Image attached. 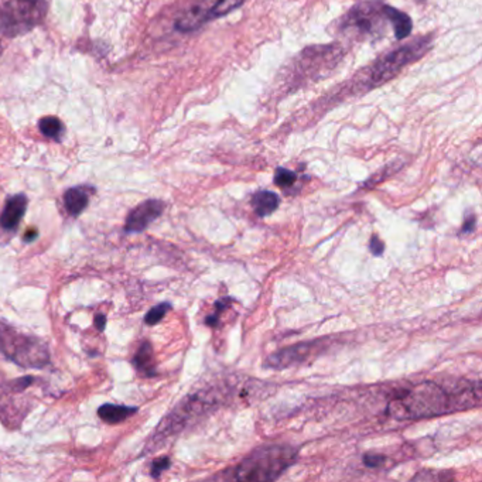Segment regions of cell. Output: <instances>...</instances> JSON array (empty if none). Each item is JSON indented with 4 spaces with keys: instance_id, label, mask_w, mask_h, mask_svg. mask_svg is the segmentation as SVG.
Here are the masks:
<instances>
[{
    "instance_id": "obj_1",
    "label": "cell",
    "mask_w": 482,
    "mask_h": 482,
    "mask_svg": "<svg viewBox=\"0 0 482 482\" xmlns=\"http://www.w3.org/2000/svg\"><path fill=\"white\" fill-rule=\"evenodd\" d=\"M450 396L434 382H423L404 390L403 395L390 402L388 410L396 419H420L447 413Z\"/></svg>"
},
{
    "instance_id": "obj_2",
    "label": "cell",
    "mask_w": 482,
    "mask_h": 482,
    "mask_svg": "<svg viewBox=\"0 0 482 482\" xmlns=\"http://www.w3.org/2000/svg\"><path fill=\"white\" fill-rule=\"evenodd\" d=\"M296 450L290 445H268L252 451L232 472L237 481L278 479L296 459Z\"/></svg>"
},
{
    "instance_id": "obj_3",
    "label": "cell",
    "mask_w": 482,
    "mask_h": 482,
    "mask_svg": "<svg viewBox=\"0 0 482 482\" xmlns=\"http://www.w3.org/2000/svg\"><path fill=\"white\" fill-rule=\"evenodd\" d=\"M0 352L23 368H44L50 361L49 347L33 335L0 324Z\"/></svg>"
},
{
    "instance_id": "obj_4",
    "label": "cell",
    "mask_w": 482,
    "mask_h": 482,
    "mask_svg": "<svg viewBox=\"0 0 482 482\" xmlns=\"http://www.w3.org/2000/svg\"><path fill=\"white\" fill-rule=\"evenodd\" d=\"M431 47L430 37H420L403 47H399L393 51H389L383 57H381L373 66L371 67L369 77H368V87L375 88L390 81L396 77L404 67L410 66L412 63L417 61L423 57Z\"/></svg>"
},
{
    "instance_id": "obj_5",
    "label": "cell",
    "mask_w": 482,
    "mask_h": 482,
    "mask_svg": "<svg viewBox=\"0 0 482 482\" xmlns=\"http://www.w3.org/2000/svg\"><path fill=\"white\" fill-rule=\"evenodd\" d=\"M47 0H11L0 11V33L8 37L25 35L47 15Z\"/></svg>"
},
{
    "instance_id": "obj_6",
    "label": "cell",
    "mask_w": 482,
    "mask_h": 482,
    "mask_svg": "<svg viewBox=\"0 0 482 482\" xmlns=\"http://www.w3.org/2000/svg\"><path fill=\"white\" fill-rule=\"evenodd\" d=\"M164 209V202L160 199H146L135 206L126 218L125 232L139 233L143 232L154 219H157Z\"/></svg>"
},
{
    "instance_id": "obj_7",
    "label": "cell",
    "mask_w": 482,
    "mask_h": 482,
    "mask_svg": "<svg viewBox=\"0 0 482 482\" xmlns=\"http://www.w3.org/2000/svg\"><path fill=\"white\" fill-rule=\"evenodd\" d=\"M317 348H319L317 342H300V344L283 348L272 354L266 359L265 366L272 368V369H286L289 366H293L306 361L309 357L314 354Z\"/></svg>"
},
{
    "instance_id": "obj_8",
    "label": "cell",
    "mask_w": 482,
    "mask_h": 482,
    "mask_svg": "<svg viewBox=\"0 0 482 482\" xmlns=\"http://www.w3.org/2000/svg\"><path fill=\"white\" fill-rule=\"evenodd\" d=\"M27 209V197L25 194H18L11 197L5 208L0 214V226L6 230H13L20 223Z\"/></svg>"
},
{
    "instance_id": "obj_9",
    "label": "cell",
    "mask_w": 482,
    "mask_h": 482,
    "mask_svg": "<svg viewBox=\"0 0 482 482\" xmlns=\"http://www.w3.org/2000/svg\"><path fill=\"white\" fill-rule=\"evenodd\" d=\"M382 13L385 16V19H388L392 25H393V32H395V37L397 40H403L407 36H410L412 30H413V22L410 19V16H407L406 13L388 6V5H382Z\"/></svg>"
},
{
    "instance_id": "obj_10",
    "label": "cell",
    "mask_w": 482,
    "mask_h": 482,
    "mask_svg": "<svg viewBox=\"0 0 482 482\" xmlns=\"http://www.w3.org/2000/svg\"><path fill=\"white\" fill-rule=\"evenodd\" d=\"M89 202V191L84 187H74L66 191L64 204L70 215L78 216Z\"/></svg>"
},
{
    "instance_id": "obj_11",
    "label": "cell",
    "mask_w": 482,
    "mask_h": 482,
    "mask_svg": "<svg viewBox=\"0 0 482 482\" xmlns=\"http://www.w3.org/2000/svg\"><path fill=\"white\" fill-rule=\"evenodd\" d=\"M137 412V407L122 406V404H104L98 409V416L108 424H118L132 417Z\"/></svg>"
},
{
    "instance_id": "obj_12",
    "label": "cell",
    "mask_w": 482,
    "mask_h": 482,
    "mask_svg": "<svg viewBox=\"0 0 482 482\" xmlns=\"http://www.w3.org/2000/svg\"><path fill=\"white\" fill-rule=\"evenodd\" d=\"M280 204V198L273 191H258L252 197V206L259 216H268L273 214Z\"/></svg>"
},
{
    "instance_id": "obj_13",
    "label": "cell",
    "mask_w": 482,
    "mask_h": 482,
    "mask_svg": "<svg viewBox=\"0 0 482 482\" xmlns=\"http://www.w3.org/2000/svg\"><path fill=\"white\" fill-rule=\"evenodd\" d=\"M204 23H206V11H204L199 6L192 8L191 11H188L185 15H183L177 22H175V29L178 32L187 33V32H192L197 30L198 27H201Z\"/></svg>"
},
{
    "instance_id": "obj_14",
    "label": "cell",
    "mask_w": 482,
    "mask_h": 482,
    "mask_svg": "<svg viewBox=\"0 0 482 482\" xmlns=\"http://www.w3.org/2000/svg\"><path fill=\"white\" fill-rule=\"evenodd\" d=\"M133 365L137 371L144 372L149 376L154 375V355H153V348L150 342L144 341L139 347L133 358Z\"/></svg>"
},
{
    "instance_id": "obj_15",
    "label": "cell",
    "mask_w": 482,
    "mask_h": 482,
    "mask_svg": "<svg viewBox=\"0 0 482 482\" xmlns=\"http://www.w3.org/2000/svg\"><path fill=\"white\" fill-rule=\"evenodd\" d=\"M245 0H218V2L211 9L206 11V22L215 20V19H219V18L229 15L230 12H233L237 8L242 6Z\"/></svg>"
},
{
    "instance_id": "obj_16",
    "label": "cell",
    "mask_w": 482,
    "mask_h": 482,
    "mask_svg": "<svg viewBox=\"0 0 482 482\" xmlns=\"http://www.w3.org/2000/svg\"><path fill=\"white\" fill-rule=\"evenodd\" d=\"M40 130L44 136L53 139V140H61L66 129H64V125L63 122L58 119V118H54V116H47V118H43L40 121Z\"/></svg>"
},
{
    "instance_id": "obj_17",
    "label": "cell",
    "mask_w": 482,
    "mask_h": 482,
    "mask_svg": "<svg viewBox=\"0 0 482 482\" xmlns=\"http://www.w3.org/2000/svg\"><path fill=\"white\" fill-rule=\"evenodd\" d=\"M171 310V304L170 303H160L156 307H153L152 310H149V313L144 317V323L147 326H156L157 323H160L166 314Z\"/></svg>"
},
{
    "instance_id": "obj_18",
    "label": "cell",
    "mask_w": 482,
    "mask_h": 482,
    "mask_svg": "<svg viewBox=\"0 0 482 482\" xmlns=\"http://www.w3.org/2000/svg\"><path fill=\"white\" fill-rule=\"evenodd\" d=\"M297 180V174L295 171H290L288 168H283V167H279L276 168L275 171V184L280 188H289L292 187Z\"/></svg>"
},
{
    "instance_id": "obj_19",
    "label": "cell",
    "mask_w": 482,
    "mask_h": 482,
    "mask_svg": "<svg viewBox=\"0 0 482 482\" xmlns=\"http://www.w3.org/2000/svg\"><path fill=\"white\" fill-rule=\"evenodd\" d=\"M168 466H170V459H168V457L157 458V459H154L153 464H152V471H150V474H152L153 478H159L160 474H161L163 471H166Z\"/></svg>"
},
{
    "instance_id": "obj_20",
    "label": "cell",
    "mask_w": 482,
    "mask_h": 482,
    "mask_svg": "<svg viewBox=\"0 0 482 482\" xmlns=\"http://www.w3.org/2000/svg\"><path fill=\"white\" fill-rule=\"evenodd\" d=\"M369 251L372 252L373 257H382V254L385 251L383 242L381 240V237H378L376 235H373L369 240Z\"/></svg>"
},
{
    "instance_id": "obj_21",
    "label": "cell",
    "mask_w": 482,
    "mask_h": 482,
    "mask_svg": "<svg viewBox=\"0 0 482 482\" xmlns=\"http://www.w3.org/2000/svg\"><path fill=\"white\" fill-rule=\"evenodd\" d=\"M385 457L379 454H365L364 455V464L371 468H378L383 462Z\"/></svg>"
},
{
    "instance_id": "obj_22",
    "label": "cell",
    "mask_w": 482,
    "mask_h": 482,
    "mask_svg": "<svg viewBox=\"0 0 482 482\" xmlns=\"http://www.w3.org/2000/svg\"><path fill=\"white\" fill-rule=\"evenodd\" d=\"M235 300L232 299V297H223V299H219V300H216V303H215V316L216 317H219L221 316V313H223L226 309H229L230 306H232V303H233Z\"/></svg>"
},
{
    "instance_id": "obj_23",
    "label": "cell",
    "mask_w": 482,
    "mask_h": 482,
    "mask_svg": "<svg viewBox=\"0 0 482 482\" xmlns=\"http://www.w3.org/2000/svg\"><path fill=\"white\" fill-rule=\"evenodd\" d=\"M475 225H476V218L475 215L471 212L466 215L465 218V222L462 225V229H461V233H472L474 229H475Z\"/></svg>"
},
{
    "instance_id": "obj_24",
    "label": "cell",
    "mask_w": 482,
    "mask_h": 482,
    "mask_svg": "<svg viewBox=\"0 0 482 482\" xmlns=\"http://www.w3.org/2000/svg\"><path fill=\"white\" fill-rule=\"evenodd\" d=\"M106 323V317L104 316V314H99V316H97L95 317V324H97V328L99 330V331H104L105 330V324Z\"/></svg>"
},
{
    "instance_id": "obj_25",
    "label": "cell",
    "mask_w": 482,
    "mask_h": 482,
    "mask_svg": "<svg viewBox=\"0 0 482 482\" xmlns=\"http://www.w3.org/2000/svg\"><path fill=\"white\" fill-rule=\"evenodd\" d=\"M0 54H2V47H0Z\"/></svg>"
}]
</instances>
